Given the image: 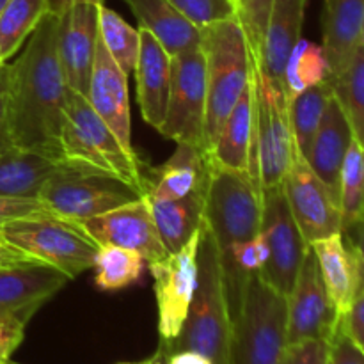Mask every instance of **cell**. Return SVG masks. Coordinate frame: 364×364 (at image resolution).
Here are the masks:
<instances>
[{
	"label": "cell",
	"instance_id": "816d5d0a",
	"mask_svg": "<svg viewBox=\"0 0 364 364\" xmlns=\"http://www.w3.org/2000/svg\"><path fill=\"white\" fill-rule=\"evenodd\" d=\"M2 364H20V363H14V361H11V359H7V361H4Z\"/></svg>",
	"mask_w": 364,
	"mask_h": 364
},
{
	"label": "cell",
	"instance_id": "7a4b0ae2",
	"mask_svg": "<svg viewBox=\"0 0 364 364\" xmlns=\"http://www.w3.org/2000/svg\"><path fill=\"white\" fill-rule=\"evenodd\" d=\"M230 343L231 316L219 249L203 220L198 249V287L188 315L180 334L171 343L160 345L159 352L194 350L206 355L213 364H230Z\"/></svg>",
	"mask_w": 364,
	"mask_h": 364
},
{
	"label": "cell",
	"instance_id": "484cf974",
	"mask_svg": "<svg viewBox=\"0 0 364 364\" xmlns=\"http://www.w3.org/2000/svg\"><path fill=\"white\" fill-rule=\"evenodd\" d=\"M137 18L139 27L148 31L169 55L198 48L203 28L187 20L169 0H124Z\"/></svg>",
	"mask_w": 364,
	"mask_h": 364
},
{
	"label": "cell",
	"instance_id": "e575fe53",
	"mask_svg": "<svg viewBox=\"0 0 364 364\" xmlns=\"http://www.w3.org/2000/svg\"><path fill=\"white\" fill-rule=\"evenodd\" d=\"M350 123L352 134L364 146V50L359 46L343 73L331 80Z\"/></svg>",
	"mask_w": 364,
	"mask_h": 364
},
{
	"label": "cell",
	"instance_id": "ee69618b",
	"mask_svg": "<svg viewBox=\"0 0 364 364\" xmlns=\"http://www.w3.org/2000/svg\"><path fill=\"white\" fill-rule=\"evenodd\" d=\"M155 355L159 358V364H213L206 355L194 350H178L171 354L156 352Z\"/></svg>",
	"mask_w": 364,
	"mask_h": 364
},
{
	"label": "cell",
	"instance_id": "8d00e7d4",
	"mask_svg": "<svg viewBox=\"0 0 364 364\" xmlns=\"http://www.w3.org/2000/svg\"><path fill=\"white\" fill-rule=\"evenodd\" d=\"M169 2L199 28L237 18L235 0H169Z\"/></svg>",
	"mask_w": 364,
	"mask_h": 364
},
{
	"label": "cell",
	"instance_id": "f6af8a7d",
	"mask_svg": "<svg viewBox=\"0 0 364 364\" xmlns=\"http://www.w3.org/2000/svg\"><path fill=\"white\" fill-rule=\"evenodd\" d=\"M27 262H38V259L31 258V256L21 252L20 249H16L14 245H11L9 242H6L2 237H0V269L20 265V263H27Z\"/></svg>",
	"mask_w": 364,
	"mask_h": 364
},
{
	"label": "cell",
	"instance_id": "ac0fdd59",
	"mask_svg": "<svg viewBox=\"0 0 364 364\" xmlns=\"http://www.w3.org/2000/svg\"><path fill=\"white\" fill-rule=\"evenodd\" d=\"M318 262L322 281L340 318L364 290V263L355 242L340 231L309 244Z\"/></svg>",
	"mask_w": 364,
	"mask_h": 364
},
{
	"label": "cell",
	"instance_id": "681fc988",
	"mask_svg": "<svg viewBox=\"0 0 364 364\" xmlns=\"http://www.w3.org/2000/svg\"><path fill=\"white\" fill-rule=\"evenodd\" d=\"M359 46L364 50V20H363V28H361V45Z\"/></svg>",
	"mask_w": 364,
	"mask_h": 364
},
{
	"label": "cell",
	"instance_id": "cb8c5ba5",
	"mask_svg": "<svg viewBox=\"0 0 364 364\" xmlns=\"http://www.w3.org/2000/svg\"><path fill=\"white\" fill-rule=\"evenodd\" d=\"M146 178V198L159 201L180 199L199 188L208 187L210 160L203 149L180 142L173 156L166 164L153 169Z\"/></svg>",
	"mask_w": 364,
	"mask_h": 364
},
{
	"label": "cell",
	"instance_id": "74e56055",
	"mask_svg": "<svg viewBox=\"0 0 364 364\" xmlns=\"http://www.w3.org/2000/svg\"><path fill=\"white\" fill-rule=\"evenodd\" d=\"M50 215L38 198H2L0 196V228L11 223Z\"/></svg>",
	"mask_w": 364,
	"mask_h": 364
},
{
	"label": "cell",
	"instance_id": "d6a6232c",
	"mask_svg": "<svg viewBox=\"0 0 364 364\" xmlns=\"http://www.w3.org/2000/svg\"><path fill=\"white\" fill-rule=\"evenodd\" d=\"M341 228L345 233L355 230L364 219V146L352 141L340 173Z\"/></svg>",
	"mask_w": 364,
	"mask_h": 364
},
{
	"label": "cell",
	"instance_id": "f546056e",
	"mask_svg": "<svg viewBox=\"0 0 364 364\" xmlns=\"http://www.w3.org/2000/svg\"><path fill=\"white\" fill-rule=\"evenodd\" d=\"M48 14L45 0H9L0 11V59H11Z\"/></svg>",
	"mask_w": 364,
	"mask_h": 364
},
{
	"label": "cell",
	"instance_id": "d590c367",
	"mask_svg": "<svg viewBox=\"0 0 364 364\" xmlns=\"http://www.w3.org/2000/svg\"><path fill=\"white\" fill-rule=\"evenodd\" d=\"M235 2H237L238 21L244 27L252 55L258 60L259 53H262L263 39H265L272 0H235Z\"/></svg>",
	"mask_w": 364,
	"mask_h": 364
},
{
	"label": "cell",
	"instance_id": "ffe728a7",
	"mask_svg": "<svg viewBox=\"0 0 364 364\" xmlns=\"http://www.w3.org/2000/svg\"><path fill=\"white\" fill-rule=\"evenodd\" d=\"M139 36L141 46L134 71L137 82V102L146 123L160 132L166 121L169 102L173 55H169L155 36L144 28L139 27Z\"/></svg>",
	"mask_w": 364,
	"mask_h": 364
},
{
	"label": "cell",
	"instance_id": "f907efd6",
	"mask_svg": "<svg viewBox=\"0 0 364 364\" xmlns=\"http://www.w3.org/2000/svg\"><path fill=\"white\" fill-rule=\"evenodd\" d=\"M7 2H9V0H0V11H2L4 7H6Z\"/></svg>",
	"mask_w": 364,
	"mask_h": 364
},
{
	"label": "cell",
	"instance_id": "1f68e13d",
	"mask_svg": "<svg viewBox=\"0 0 364 364\" xmlns=\"http://www.w3.org/2000/svg\"><path fill=\"white\" fill-rule=\"evenodd\" d=\"M329 80V63L322 45L299 39L284 64L283 85L288 98L297 92Z\"/></svg>",
	"mask_w": 364,
	"mask_h": 364
},
{
	"label": "cell",
	"instance_id": "52a82bcc",
	"mask_svg": "<svg viewBox=\"0 0 364 364\" xmlns=\"http://www.w3.org/2000/svg\"><path fill=\"white\" fill-rule=\"evenodd\" d=\"M139 198H142L141 192L119 178L68 160L46 180L38 196L50 215L75 224Z\"/></svg>",
	"mask_w": 364,
	"mask_h": 364
},
{
	"label": "cell",
	"instance_id": "836d02e7",
	"mask_svg": "<svg viewBox=\"0 0 364 364\" xmlns=\"http://www.w3.org/2000/svg\"><path fill=\"white\" fill-rule=\"evenodd\" d=\"M98 31L107 52L116 60L117 66L130 77L135 71L139 46H141V36L137 28L128 25L116 11L102 2L98 6Z\"/></svg>",
	"mask_w": 364,
	"mask_h": 364
},
{
	"label": "cell",
	"instance_id": "f5cc1de1",
	"mask_svg": "<svg viewBox=\"0 0 364 364\" xmlns=\"http://www.w3.org/2000/svg\"><path fill=\"white\" fill-rule=\"evenodd\" d=\"M155 359H156V364H159V358H156V355H155Z\"/></svg>",
	"mask_w": 364,
	"mask_h": 364
},
{
	"label": "cell",
	"instance_id": "e0dca14e",
	"mask_svg": "<svg viewBox=\"0 0 364 364\" xmlns=\"http://www.w3.org/2000/svg\"><path fill=\"white\" fill-rule=\"evenodd\" d=\"M70 281L63 270L43 262L0 269V320L27 327L38 309Z\"/></svg>",
	"mask_w": 364,
	"mask_h": 364
},
{
	"label": "cell",
	"instance_id": "8992f818",
	"mask_svg": "<svg viewBox=\"0 0 364 364\" xmlns=\"http://www.w3.org/2000/svg\"><path fill=\"white\" fill-rule=\"evenodd\" d=\"M255 87V139L251 153V180L259 194L279 187L290 171L297 148L288 117V96L258 68L252 66Z\"/></svg>",
	"mask_w": 364,
	"mask_h": 364
},
{
	"label": "cell",
	"instance_id": "4dcf8cb0",
	"mask_svg": "<svg viewBox=\"0 0 364 364\" xmlns=\"http://www.w3.org/2000/svg\"><path fill=\"white\" fill-rule=\"evenodd\" d=\"M146 259L139 252L117 245H100L95 256V287L102 291H117L137 283Z\"/></svg>",
	"mask_w": 364,
	"mask_h": 364
},
{
	"label": "cell",
	"instance_id": "5b68a950",
	"mask_svg": "<svg viewBox=\"0 0 364 364\" xmlns=\"http://www.w3.org/2000/svg\"><path fill=\"white\" fill-rule=\"evenodd\" d=\"M288 347V299L255 274L231 320L230 364H283Z\"/></svg>",
	"mask_w": 364,
	"mask_h": 364
},
{
	"label": "cell",
	"instance_id": "db71d44e",
	"mask_svg": "<svg viewBox=\"0 0 364 364\" xmlns=\"http://www.w3.org/2000/svg\"><path fill=\"white\" fill-rule=\"evenodd\" d=\"M0 64H4V60H2V59H0Z\"/></svg>",
	"mask_w": 364,
	"mask_h": 364
},
{
	"label": "cell",
	"instance_id": "d6986e66",
	"mask_svg": "<svg viewBox=\"0 0 364 364\" xmlns=\"http://www.w3.org/2000/svg\"><path fill=\"white\" fill-rule=\"evenodd\" d=\"M87 102L96 110L107 127L114 132L121 144L128 151H135L132 146V116L128 100V75L110 57L102 39L96 46V59L92 64L89 80Z\"/></svg>",
	"mask_w": 364,
	"mask_h": 364
},
{
	"label": "cell",
	"instance_id": "b9f144b4",
	"mask_svg": "<svg viewBox=\"0 0 364 364\" xmlns=\"http://www.w3.org/2000/svg\"><path fill=\"white\" fill-rule=\"evenodd\" d=\"M341 326L364 350V290L355 297L348 313L341 318Z\"/></svg>",
	"mask_w": 364,
	"mask_h": 364
},
{
	"label": "cell",
	"instance_id": "3957f363",
	"mask_svg": "<svg viewBox=\"0 0 364 364\" xmlns=\"http://www.w3.org/2000/svg\"><path fill=\"white\" fill-rule=\"evenodd\" d=\"M201 48L206 63V155L215 144L224 121L249 85L255 55L238 18L203 28Z\"/></svg>",
	"mask_w": 364,
	"mask_h": 364
},
{
	"label": "cell",
	"instance_id": "7c38bea8",
	"mask_svg": "<svg viewBox=\"0 0 364 364\" xmlns=\"http://www.w3.org/2000/svg\"><path fill=\"white\" fill-rule=\"evenodd\" d=\"M201 226L176 252H171L159 262L148 263L149 272L155 279L160 345L171 343L180 334L188 315V308L198 287V249Z\"/></svg>",
	"mask_w": 364,
	"mask_h": 364
},
{
	"label": "cell",
	"instance_id": "44dd1931",
	"mask_svg": "<svg viewBox=\"0 0 364 364\" xmlns=\"http://www.w3.org/2000/svg\"><path fill=\"white\" fill-rule=\"evenodd\" d=\"M352 141H354V134H352L348 117L333 91L306 160L313 173L326 183V187L336 199L340 196L341 167H343Z\"/></svg>",
	"mask_w": 364,
	"mask_h": 364
},
{
	"label": "cell",
	"instance_id": "8fae6325",
	"mask_svg": "<svg viewBox=\"0 0 364 364\" xmlns=\"http://www.w3.org/2000/svg\"><path fill=\"white\" fill-rule=\"evenodd\" d=\"M259 233L265 238L270 252L269 262L259 274L270 287L288 297L309 245L291 215L281 185L262 192Z\"/></svg>",
	"mask_w": 364,
	"mask_h": 364
},
{
	"label": "cell",
	"instance_id": "bcb514c9",
	"mask_svg": "<svg viewBox=\"0 0 364 364\" xmlns=\"http://www.w3.org/2000/svg\"><path fill=\"white\" fill-rule=\"evenodd\" d=\"M46 6H48V13L55 14V16H60L68 7L71 6L77 0H45ZM84 2H103V0H84Z\"/></svg>",
	"mask_w": 364,
	"mask_h": 364
},
{
	"label": "cell",
	"instance_id": "4fadbf2b",
	"mask_svg": "<svg viewBox=\"0 0 364 364\" xmlns=\"http://www.w3.org/2000/svg\"><path fill=\"white\" fill-rule=\"evenodd\" d=\"M288 345L309 340L331 343L341 318L331 302L311 247L306 252L294 288L288 295Z\"/></svg>",
	"mask_w": 364,
	"mask_h": 364
},
{
	"label": "cell",
	"instance_id": "5bb4252c",
	"mask_svg": "<svg viewBox=\"0 0 364 364\" xmlns=\"http://www.w3.org/2000/svg\"><path fill=\"white\" fill-rule=\"evenodd\" d=\"M281 187L308 245L343 231L338 199L313 173L304 156L297 153Z\"/></svg>",
	"mask_w": 364,
	"mask_h": 364
},
{
	"label": "cell",
	"instance_id": "60d3db41",
	"mask_svg": "<svg viewBox=\"0 0 364 364\" xmlns=\"http://www.w3.org/2000/svg\"><path fill=\"white\" fill-rule=\"evenodd\" d=\"M329 345V364H364V350L348 336L341 323Z\"/></svg>",
	"mask_w": 364,
	"mask_h": 364
},
{
	"label": "cell",
	"instance_id": "6da1fadb",
	"mask_svg": "<svg viewBox=\"0 0 364 364\" xmlns=\"http://www.w3.org/2000/svg\"><path fill=\"white\" fill-rule=\"evenodd\" d=\"M59 18L48 13L11 64V130L14 146L64 160L60 132L68 100L57 55Z\"/></svg>",
	"mask_w": 364,
	"mask_h": 364
},
{
	"label": "cell",
	"instance_id": "603a6c76",
	"mask_svg": "<svg viewBox=\"0 0 364 364\" xmlns=\"http://www.w3.org/2000/svg\"><path fill=\"white\" fill-rule=\"evenodd\" d=\"M364 0H326L322 14L323 50L329 80L340 77L361 45Z\"/></svg>",
	"mask_w": 364,
	"mask_h": 364
},
{
	"label": "cell",
	"instance_id": "4316f807",
	"mask_svg": "<svg viewBox=\"0 0 364 364\" xmlns=\"http://www.w3.org/2000/svg\"><path fill=\"white\" fill-rule=\"evenodd\" d=\"M66 160L50 159L41 153L11 148L0 151V196L38 198L43 185Z\"/></svg>",
	"mask_w": 364,
	"mask_h": 364
},
{
	"label": "cell",
	"instance_id": "d4e9b609",
	"mask_svg": "<svg viewBox=\"0 0 364 364\" xmlns=\"http://www.w3.org/2000/svg\"><path fill=\"white\" fill-rule=\"evenodd\" d=\"M255 139V87L252 77L237 105L224 121L223 130L208 156L213 166L251 176V153Z\"/></svg>",
	"mask_w": 364,
	"mask_h": 364
},
{
	"label": "cell",
	"instance_id": "9c48e42d",
	"mask_svg": "<svg viewBox=\"0 0 364 364\" xmlns=\"http://www.w3.org/2000/svg\"><path fill=\"white\" fill-rule=\"evenodd\" d=\"M0 237L31 258L63 270L71 279L92 269L100 247L78 224L53 215L11 223L0 228Z\"/></svg>",
	"mask_w": 364,
	"mask_h": 364
},
{
	"label": "cell",
	"instance_id": "7402d4cb",
	"mask_svg": "<svg viewBox=\"0 0 364 364\" xmlns=\"http://www.w3.org/2000/svg\"><path fill=\"white\" fill-rule=\"evenodd\" d=\"M308 0H272L262 53L256 60L259 70L274 82L283 85L284 64L295 43L302 38V23Z\"/></svg>",
	"mask_w": 364,
	"mask_h": 364
},
{
	"label": "cell",
	"instance_id": "2e32d148",
	"mask_svg": "<svg viewBox=\"0 0 364 364\" xmlns=\"http://www.w3.org/2000/svg\"><path fill=\"white\" fill-rule=\"evenodd\" d=\"M77 0L64 11L57 25V55L71 91L87 95L98 46V6Z\"/></svg>",
	"mask_w": 364,
	"mask_h": 364
},
{
	"label": "cell",
	"instance_id": "c3c4849f",
	"mask_svg": "<svg viewBox=\"0 0 364 364\" xmlns=\"http://www.w3.org/2000/svg\"><path fill=\"white\" fill-rule=\"evenodd\" d=\"M123 364H156V359H155V355H153L151 359H148V361H144V363H123Z\"/></svg>",
	"mask_w": 364,
	"mask_h": 364
},
{
	"label": "cell",
	"instance_id": "83f0119b",
	"mask_svg": "<svg viewBox=\"0 0 364 364\" xmlns=\"http://www.w3.org/2000/svg\"><path fill=\"white\" fill-rule=\"evenodd\" d=\"M206 191L208 187L199 188L185 198L167 199V201L149 199L144 196L167 255L183 247L188 238L199 230L205 213Z\"/></svg>",
	"mask_w": 364,
	"mask_h": 364
},
{
	"label": "cell",
	"instance_id": "9a60e30c",
	"mask_svg": "<svg viewBox=\"0 0 364 364\" xmlns=\"http://www.w3.org/2000/svg\"><path fill=\"white\" fill-rule=\"evenodd\" d=\"M87 237L98 245H117L139 252L146 263L166 258L167 251L160 240L146 198L114 208L102 215L78 223Z\"/></svg>",
	"mask_w": 364,
	"mask_h": 364
},
{
	"label": "cell",
	"instance_id": "f35d334b",
	"mask_svg": "<svg viewBox=\"0 0 364 364\" xmlns=\"http://www.w3.org/2000/svg\"><path fill=\"white\" fill-rule=\"evenodd\" d=\"M331 345L322 340H309L288 345L283 364H329Z\"/></svg>",
	"mask_w": 364,
	"mask_h": 364
},
{
	"label": "cell",
	"instance_id": "30bf717a",
	"mask_svg": "<svg viewBox=\"0 0 364 364\" xmlns=\"http://www.w3.org/2000/svg\"><path fill=\"white\" fill-rule=\"evenodd\" d=\"M205 124L206 63L198 46L173 55L169 102L160 134L176 144L183 142L205 151Z\"/></svg>",
	"mask_w": 364,
	"mask_h": 364
},
{
	"label": "cell",
	"instance_id": "7dc6e473",
	"mask_svg": "<svg viewBox=\"0 0 364 364\" xmlns=\"http://www.w3.org/2000/svg\"><path fill=\"white\" fill-rule=\"evenodd\" d=\"M355 230H358V238H355V247H358V251H359V255H361V258H363V263H364V219L361 220V224H359L358 228H355Z\"/></svg>",
	"mask_w": 364,
	"mask_h": 364
},
{
	"label": "cell",
	"instance_id": "ba28073f",
	"mask_svg": "<svg viewBox=\"0 0 364 364\" xmlns=\"http://www.w3.org/2000/svg\"><path fill=\"white\" fill-rule=\"evenodd\" d=\"M203 220L215 240L220 259H226L242 242L252 240L262 226V194L251 176L210 162Z\"/></svg>",
	"mask_w": 364,
	"mask_h": 364
},
{
	"label": "cell",
	"instance_id": "f1b7e54d",
	"mask_svg": "<svg viewBox=\"0 0 364 364\" xmlns=\"http://www.w3.org/2000/svg\"><path fill=\"white\" fill-rule=\"evenodd\" d=\"M331 95H333V84L331 80H326L288 98V117H290L295 148L304 159L311 148Z\"/></svg>",
	"mask_w": 364,
	"mask_h": 364
},
{
	"label": "cell",
	"instance_id": "ab89813d",
	"mask_svg": "<svg viewBox=\"0 0 364 364\" xmlns=\"http://www.w3.org/2000/svg\"><path fill=\"white\" fill-rule=\"evenodd\" d=\"M16 148L11 130V64H0V151Z\"/></svg>",
	"mask_w": 364,
	"mask_h": 364
},
{
	"label": "cell",
	"instance_id": "7bdbcfd3",
	"mask_svg": "<svg viewBox=\"0 0 364 364\" xmlns=\"http://www.w3.org/2000/svg\"><path fill=\"white\" fill-rule=\"evenodd\" d=\"M23 334L25 327L13 322H6V320H0V364L11 359L13 352L23 341Z\"/></svg>",
	"mask_w": 364,
	"mask_h": 364
},
{
	"label": "cell",
	"instance_id": "277c9868",
	"mask_svg": "<svg viewBox=\"0 0 364 364\" xmlns=\"http://www.w3.org/2000/svg\"><path fill=\"white\" fill-rule=\"evenodd\" d=\"M63 159L119 178L146 196L148 178L137 153L128 151L84 95L68 91L60 132Z\"/></svg>",
	"mask_w": 364,
	"mask_h": 364
}]
</instances>
